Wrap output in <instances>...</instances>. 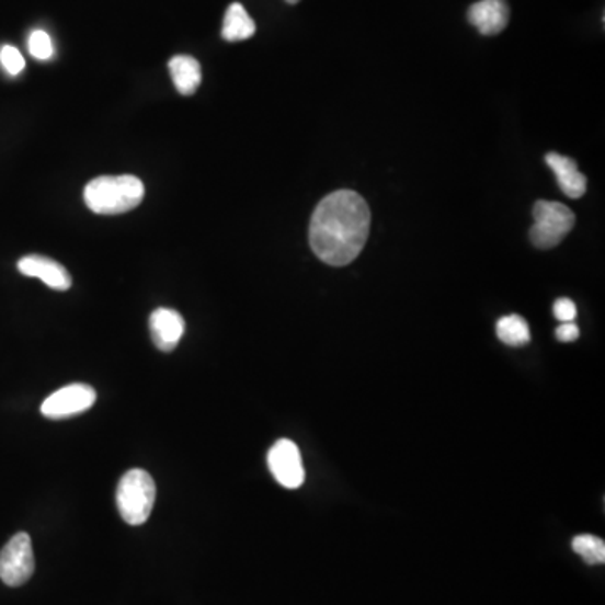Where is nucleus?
<instances>
[{
	"label": "nucleus",
	"mask_w": 605,
	"mask_h": 605,
	"mask_svg": "<svg viewBox=\"0 0 605 605\" xmlns=\"http://www.w3.org/2000/svg\"><path fill=\"white\" fill-rule=\"evenodd\" d=\"M30 53L34 58L39 61H47L53 56L55 49H53V43L50 37L44 31H34L30 37Z\"/></svg>",
	"instance_id": "obj_16"
},
{
	"label": "nucleus",
	"mask_w": 605,
	"mask_h": 605,
	"mask_svg": "<svg viewBox=\"0 0 605 605\" xmlns=\"http://www.w3.org/2000/svg\"><path fill=\"white\" fill-rule=\"evenodd\" d=\"M94 402H96V390L93 387L88 384H71L50 393L41 406V412L47 419L72 418L93 408Z\"/></svg>",
	"instance_id": "obj_6"
},
{
	"label": "nucleus",
	"mask_w": 605,
	"mask_h": 605,
	"mask_svg": "<svg viewBox=\"0 0 605 605\" xmlns=\"http://www.w3.org/2000/svg\"><path fill=\"white\" fill-rule=\"evenodd\" d=\"M555 335H557V340H559V342H575V340L579 339L580 330L573 321H570V323L560 324V327L557 328Z\"/></svg>",
	"instance_id": "obj_19"
},
{
	"label": "nucleus",
	"mask_w": 605,
	"mask_h": 605,
	"mask_svg": "<svg viewBox=\"0 0 605 605\" xmlns=\"http://www.w3.org/2000/svg\"><path fill=\"white\" fill-rule=\"evenodd\" d=\"M288 4H298L299 0H286Z\"/></svg>",
	"instance_id": "obj_20"
},
{
	"label": "nucleus",
	"mask_w": 605,
	"mask_h": 605,
	"mask_svg": "<svg viewBox=\"0 0 605 605\" xmlns=\"http://www.w3.org/2000/svg\"><path fill=\"white\" fill-rule=\"evenodd\" d=\"M496 335L504 345L523 346L532 339L528 323L520 315H509L500 318L496 323Z\"/></svg>",
	"instance_id": "obj_14"
},
{
	"label": "nucleus",
	"mask_w": 605,
	"mask_h": 605,
	"mask_svg": "<svg viewBox=\"0 0 605 605\" xmlns=\"http://www.w3.org/2000/svg\"><path fill=\"white\" fill-rule=\"evenodd\" d=\"M370 209L362 195L339 191L327 195L311 216L310 246L330 266H346L357 260L368 232Z\"/></svg>",
	"instance_id": "obj_1"
},
{
	"label": "nucleus",
	"mask_w": 605,
	"mask_h": 605,
	"mask_svg": "<svg viewBox=\"0 0 605 605\" xmlns=\"http://www.w3.org/2000/svg\"><path fill=\"white\" fill-rule=\"evenodd\" d=\"M0 61L4 65L5 71L12 76H18L25 66L21 53L12 46L2 47V50H0Z\"/></svg>",
	"instance_id": "obj_17"
},
{
	"label": "nucleus",
	"mask_w": 605,
	"mask_h": 605,
	"mask_svg": "<svg viewBox=\"0 0 605 605\" xmlns=\"http://www.w3.org/2000/svg\"><path fill=\"white\" fill-rule=\"evenodd\" d=\"M34 569L33 541L21 532L0 550V580L9 587H21L33 577Z\"/></svg>",
	"instance_id": "obj_5"
},
{
	"label": "nucleus",
	"mask_w": 605,
	"mask_h": 605,
	"mask_svg": "<svg viewBox=\"0 0 605 605\" xmlns=\"http://www.w3.org/2000/svg\"><path fill=\"white\" fill-rule=\"evenodd\" d=\"M18 267L24 276L39 277L41 282L46 283L49 288L58 289V292H68L71 288V274L62 264L56 263L49 258L31 254V256L22 258Z\"/></svg>",
	"instance_id": "obj_10"
},
{
	"label": "nucleus",
	"mask_w": 605,
	"mask_h": 605,
	"mask_svg": "<svg viewBox=\"0 0 605 605\" xmlns=\"http://www.w3.org/2000/svg\"><path fill=\"white\" fill-rule=\"evenodd\" d=\"M572 548L589 566L605 562V544L602 538L594 537V535H579L573 538Z\"/></svg>",
	"instance_id": "obj_15"
},
{
	"label": "nucleus",
	"mask_w": 605,
	"mask_h": 605,
	"mask_svg": "<svg viewBox=\"0 0 605 605\" xmlns=\"http://www.w3.org/2000/svg\"><path fill=\"white\" fill-rule=\"evenodd\" d=\"M553 315L555 318L562 321V323H570V321L575 320L577 317L575 302L569 298L557 299L553 305Z\"/></svg>",
	"instance_id": "obj_18"
},
{
	"label": "nucleus",
	"mask_w": 605,
	"mask_h": 605,
	"mask_svg": "<svg viewBox=\"0 0 605 605\" xmlns=\"http://www.w3.org/2000/svg\"><path fill=\"white\" fill-rule=\"evenodd\" d=\"M185 332V321L179 311L159 308L150 315L151 340L160 352H172Z\"/></svg>",
	"instance_id": "obj_9"
},
{
	"label": "nucleus",
	"mask_w": 605,
	"mask_h": 605,
	"mask_svg": "<svg viewBox=\"0 0 605 605\" xmlns=\"http://www.w3.org/2000/svg\"><path fill=\"white\" fill-rule=\"evenodd\" d=\"M254 33H256V24H254L248 11L238 2L229 5L226 15H224V39L229 41V43H238V41L249 39V37L254 36Z\"/></svg>",
	"instance_id": "obj_13"
},
{
	"label": "nucleus",
	"mask_w": 605,
	"mask_h": 605,
	"mask_svg": "<svg viewBox=\"0 0 605 605\" xmlns=\"http://www.w3.org/2000/svg\"><path fill=\"white\" fill-rule=\"evenodd\" d=\"M144 182L135 175L98 176L84 187L88 209L101 216L125 214L144 201Z\"/></svg>",
	"instance_id": "obj_2"
},
{
	"label": "nucleus",
	"mask_w": 605,
	"mask_h": 605,
	"mask_svg": "<svg viewBox=\"0 0 605 605\" xmlns=\"http://www.w3.org/2000/svg\"><path fill=\"white\" fill-rule=\"evenodd\" d=\"M468 21L483 36H496L509 25V2L506 0H479L469 8Z\"/></svg>",
	"instance_id": "obj_8"
},
{
	"label": "nucleus",
	"mask_w": 605,
	"mask_h": 605,
	"mask_svg": "<svg viewBox=\"0 0 605 605\" xmlns=\"http://www.w3.org/2000/svg\"><path fill=\"white\" fill-rule=\"evenodd\" d=\"M170 76L179 93L191 96L202 83L201 65L192 56H175L169 62Z\"/></svg>",
	"instance_id": "obj_12"
},
{
	"label": "nucleus",
	"mask_w": 605,
	"mask_h": 605,
	"mask_svg": "<svg viewBox=\"0 0 605 605\" xmlns=\"http://www.w3.org/2000/svg\"><path fill=\"white\" fill-rule=\"evenodd\" d=\"M545 162L553 170L557 182L567 197L580 198L587 192V176L580 172L575 160L559 153H548Z\"/></svg>",
	"instance_id": "obj_11"
},
{
	"label": "nucleus",
	"mask_w": 605,
	"mask_h": 605,
	"mask_svg": "<svg viewBox=\"0 0 605 605\" xmlns=\"http://www.w3.org/2000/svg\"><path fill=\"white\" fill-rule=\"evenodd\" d=\"M267 466L271 475L283 488L296 490L305 483L301 453L293 441H276L267 453Z\"/></svg>",
	"instance_id": "obj_7"
},
{
	"label": "nucleus",
	"mask_w": 605,
	"mask_h": 605,
	"mask_svg": "<svg viewBox=\"0 0 605 605\" xmlns=\"http://www.w3.org/2000/svg\"><path fill=\"white\" fill-rule=\"evenodd\" d=\"M156 481L145 469H130L116 487V509L128 525H144L156 504Z\"/></svg>",
	"instance_id": "obj_3"
},
{
	"label": "nucleus",
	"mask_w": 605,
	"mask_h": 605,
	"mask_svg": "<svg viewBox=\"0 0 605 605\" xmlns=\"http://www.w3.org/2000/svg\"><path fill=\"white\" fill-rule=\"evenodd\" d=\"M534 219L529 239L540 249L559 246L575 226V214L560 202L538 201L534 207Z\"/></svg>",
	"instance_id": "obj_4"
}]
</instances>
